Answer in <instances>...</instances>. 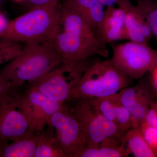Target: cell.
I'll list each match as a JSON object with an SVG mask.
<instances>
[{
  "label": "cell",
  "instance_id": "obj_11",
  "mask_svg": "<svg viewBox=\"0 0 157 157\" xmlns=\"http://www.w3.org/2000/svg\"><path fill=\"white\" fill-rule=\"evenodd\" d=\"M117 5L124 12L128 40L149 44L152 37L147 21L140 9L131 0H120Z\"/></svg>",
  "mask_w": 157,
  "mask_h": 157
},
{
  "label": "cell",
  "instance_id": "obj_3",
  "mask_svg": "<svg viewBox=\"0 0 157 157\" xmlns=\"http://www.w3.org/2000/svg\"><path fill=\"white\" fill-rule=\"evenodd\" d=\"M61 3L54 0L47 5L29 9L10 21L2 38L25 44L51 41L57 31Z\"/></svg>",
  "mask_w": 157,
  "mask_h": 157
},
{
  "label": "cell",
  "instance_id": "obj_31",
  "mask_svg": "<svg viewBox=\"0 0 157 157\" xmlns=\"http://www.w3.org/2000/svg\"><path fill=\"white\" fill-rule=\"evenodd\" d=\"M2 142L0 140V154H1V151H2Z\"/></svg>",
  "mask_w": 157,
  "mask_h": 157
},
{
  "label": "cell",
  "instance_id": "obj_16",
  "mask_svg": "<svg viewBox=\"0 0 157 157\" xmlns=\"http://www.w3.org/2000/svg\"><path fill=\"white\" fill-rule=\"evenodd\" d=\"M34 157H67L56 136L48 131L40 132Z\"/></svg>",
  "mask_w": 157,
  "mask_h": 157
},
{
  "label": "cell",
  "instance_id": "obj_14",
  "mask_svg": "<svg viewBox=\"0 0 157 157\" xmlns=\"http://www.w3.org/2000/svg\"><path fill=\"white\" fill-rule=\"evenodd\" d=\"M63 3L78 11L90 25L100 32L105 9L98 0H64Z\"/></svg>",
  "mask_w": 157,
  "mask_h": 157
},
{
  "label": "cell",
  "instance_id": "obj_23",
  "mask_svg": "<svg viewBox=\"0 0 157 157\" xmlns=\"http://www.w3.org/2000/svg\"><path fill=\"white\" fill-rule=\"evenodd\" d=\"M140 128L147 143L157 155V128L151 126L145 122L141 124Z\"/></svg>",
  "mask_w": 157,
  "mask_h": 157
},
{
  "label": "cell",
  "instance_id": "obj_1",
  "mask_svg": "<svg viewBox=\"0 0 157 157\" xmlns=\"http://www.w3.org/2000/svg\"><path fill=\"white\" fill-rule=\"evenodd\" d=\"M51 42L65 63H89L96 59L94 57L107 58L109 56L100 32L63 3L61 4L57 31Z\"/></svg>",
  "mask_w": 157,
  "mask_h": 157
},
{
  "label": "cell",
  "instance_id": "obj_27",
  "mask_svg": "<svg viewBox=\"0 0 157 157\" xmlns=\"http://www.w3.org/2000/svg\"><path fill=\"white\" fill-rule=\"evenodd\" d=\"M10 21L0 11V38H2L6 33Z\"/></svg>",
  "mask_w": 157,
  "mask_h": 157
},
{
  "label": "cell",
  "instance_id": "obj_28",
  "mask_svg": "<svg viewBox=\"0 0 157 157\" xmlns=\"http://www.w3.org/2000/svg\"><path fill=\"white\" fill-rule=\"evenodd\" d=\"M151 83L157 92V66L150 72Z\"/></svg>",
  "mask_w": 157,
  "mask_h": 157
},
{
  "label": "cell",
  "instance_id": "obj_6",
  "mask_svg": "<svg viewBox=\"0 0 157 157\" xmlns=\"http://www.w3.org/2000/svg\"><path fill=\"white\" fill-rule=\"evenodd\" d=\"M113 64L121 73L132 80H137L157 66V50L149 44L130 42L110 43Z\"/></svg>",
  "mask_w": 157,
  "mask_h": 157
},
{
  "label": "cell",
  "instance_id": "obj_29",
  "mask_svg": "<svg viewBox=\"0 0 157 157\" xmlns=\"http://www.w3.org/2000/svg\"><path fill=\"white\" fill-rule=\"evenodd\" d=\"M104 7H112L117 4L120 0H98Z\"/></svg>",
  "mask_w": 157,
  "mask_h": 157
},
{
  "label": "cell",
  "instance_id": "obj_4",
  "mask_svg": "<svg viewBox=\"0 0 157 157\" xmlns=\"http://www.w3.org/2000/svg\"><path fill=\"white\" fill-rule=\"evenodd\" d=\"M133 82L115 68L111 59L96 58L73 88L68 101L113 95L132 85Z\"/></svg>",
  "mask_w": 157,
  "mask_h": 157
},
{
  "label": "cell",
  "instance_id": "obj_20",
  "mask_svg": "<svg viewBox=\"0 0 157 157\" xmlns=\"http://www.w3.org/2000/svg\"><path fill=\"white\" fill-rule=\"evenodd\" d=\"M24 47L20 42L0 38V65L8 63L19 56Z\"/></svg>",
  "mask_w": 157,
  "mask_h": 157
},
{
  "label": "cell",
  "instance_id": "obj_13",
  "mask_svg": "<svg viewBox=\"0 0 157 157\" xmlns=\"http://www.w3.org/2000/svg\"><path fill=\"white\" fill-rule=\"evenodd\" d=\"M40 132L31 130L17 140L3 144L0 157H34Z\"/></svg>",
  "mask_w": 157,
  "mask_h": 157
},
{
  "label": "cell",
  "instance_id": "obj_2",
  "mask_svg": "<svg viewBox=\"0 0 157 157\" xmlns=\"http://www.w3.org/2000/svg\"><path fill=\"white\" fill-rule=\"evenodd\" d=\"M62 62L51 41L24 45L22 52L7 63L0 75L16 89L38 79Z\"/></svg>",
  "mask_w": 157,
  "mask_h": 157
},
{
  "label": "cell",
  "instance_id": "obj_18",
  "mask_svg": "<svg viewBox=\"0 0 157 157\" xmlns=\"http://www.w3.org/2000/svg\"><path fill=\"white\" fill-rule=\"evenodd\" d=\"M128 157L125 148L120 146L101 144L97 146L83 147L76 157Z\"/></svg>",
  "mask_w": 157,
  "mask_h": 157
},
{
  "label": "cell",
  "instance_id": "obj_15",
  "mask_svg": "<svg viewBox=\"0 0 157 157\" xmlns=\"http://www.w3.org/2000/svg\"><path fill=\"white\" fill-rule=\"evenodd\" d=\"M121 144L128 157L131 154L135 157H157L147 143L140 127L132 128L128 131L122 137Z\"/></svg>",
  "mask_w": 157,
  "mask_h": 157
},
{
  "label": "cell",
  "instance_id": "obj_10",
  "mask_svg": "<svg viewBox=\"0 0 157 157\" xmlns=\"http://www.w3.org/2000/svg\"><path fill=\"white\" fill-rule=\"evenodd\" d=\"M31 130L20 107L16 93L0 100V140L3 144L17 140Z\"/></svg>",
  "mask_w": 157,
  "mask_h": 157
},
{
  "label": "cell",
  "instance_id": "obj_25",
  "mask_svg": "<svg viewBox=\"0 0 157 157\" xmlns=\"http://www.w3.org/2000/svg\"><path fill=\"white\" fill-rule=\"evenodd\" d=\"M144 122L151 126L157 128V113L151 104H150Z\"/></svg>",
  "mask_w": 157,
  "mask_h": 157
},
{
  "label": "cell",
  "instance_id": "obj_12",
  "mask_svg": "<svg viewBox=\"0 0 157 157\" xmlns=\"http://www.w3.org/2000/svg\"><path fill=\"white\" fill-rule=\"evenodd\" d=\"M100 33L106 44L120 40H128L125 14L120 7H107L100 28Z\"/></svg>",
  "mask_w": 157,
  "mask_h": 157
},
{
  "label": "cell",
  "instance_id": "obj_17",
  "mask_svg": "<svg viewBox=\"0 0 157 157\" xmlns=\"http://www.w3.org/2000/svg\"><path fill=\"white\" fill-rule=\"evenodd\" d=\"M153 97L151 93L143 86L130 111L133 128H139L144 122Z\"/></svg>",
  "mask_w": 157,
  "mask_h": 157
},
{
  "label": "cell",
  "instance_id": "obj_26",
  "mask_svg": "<svg viewBox=\"0 0 157 157\" xmlns=\"http://www.w3.org/2000/svg\"><path fill=\"white\" fill-rule=\"evenodd\" d=\"M54 0H23L22 3L25 4L29 8V9L47 5Z\"/></svg>",
  "mask_w": 157,
  "mask_h": 157
},
{
  "label": "cell",
  "instance_id": "obj_8",
  "mask_svg": "<svg viewBox=\"0 0 157 157\" xmlns=\"http://www.w3.org/2000/svg\"><path fill=\"white\" fill-rule=\"evenodd\" d=\"M49 127L54 128L60 146L67 157H76L86 146L82 128L69 107L64 105L51 117Z\"/></svg>",
  "mask_w": 157,
  "mask_h": 157
},
{
  "label": "cell",
  "instance_id": "obj_7",
  "mask_svg": "<svg viewBox=\"0 0 157 157\" xmlns=\"http://www.w3.org/2000/svg\"><path fill=\"white\" fill-rule=\"evenodd\" d=\"M93 62L84 63L62 62L45 75L29 82V88L36 90L52 100L64 104L69 100L73 88Z\"/></svg>",
  "mask_w": 157,
  "mask_h": 157
},
{
  "label": "cell",
  "instance_id": "obj_33",
  "mask_svg": "<svg viewBox=\"0 0 157 157\" xmlns=\"http://www.w3.org/2000/svg\"><path fill=\"white\" fill-rule=\"evenodd\" d=\"M155 1H156V2H157V0H155Z\"/></svg>",
  "mask_w": 157,
  "mask_h": 157
},
{
  "label": "cell",
  "instance_id": "obj_30",
  "mask_svg": "<svg viewBox=\"0 0 157 157\" xmlns=\"http://www.w3.org/2000/svg\"><path fill=\"white\" fill-rule=\"evenodd\" d=\"M10 1H13V2H16L17 3L22 2L23 0H10Z\"/></svg>",
  "mask_w": 157,
  "mask_h": 157
},
{
  "label": "cell",
  "instance_id": "obj_22",
  "mask_svg": "<svg viewBox=\"0 0 157 157\" xmlns=\"http://www.w3.org/2000/svg\"><path fill=\"white\" fill-rule=\"evenodd\" d=\"M91 99L102 115L114 123L115 98L114 95L109 97Z\"/></svg>",
  "mask_w": 157,
  "mask_h": 157
},
{
  "label": "cell",
  "instance_id": "obj_21",
  "mask_svg": "<svg viewBox=\"0 0 157 157\" xmlns=\"http://www.w3.org/2000/svg\"><path fill=\"white\" fill-rule=\"evenodd\" d=\"M115 98V120L114 123L122 133L124 134L133 128L132 115L130 111Z\"/></svg>",
  "mask_w": 157,
  "mask_h": 157
},
{
  "label": "cell",
  "instance_id": "obj_32",
  "mask_svg": "<svg viewBox=\"0 0 157 157\" xmlns=\"http://www.w3.org/2000/svg\"><path fill=\"white\" fill-rule=\"evenodd\" d=\"M2 0H0V6H1V3H2Z\"/></svg>",
  "mask_w": 157,
  "mask_h": 157
},
{
  "label": "cell",
  "instance_id": "obj_9",
  "mask_svg": "<svg viewBox=\"0 0 157 157\" xmlns=\"http://www.w3.org/2000/svg\"><path fill=\"white\" fill-rule=\"evenodd\" d=\"M19 102L31 128L38 132H42L46 125H49L51 117L64 105L32 88H29L24 95H19Z\"/></svg>",
  "mask_w": 157,
  "mask_h": 157
},
{
  "label": "cell",
  "instance_id": "obj_19",
  "mask_svg": "<svg viewBox=\"0 0 157 157\" xmlns=\"http://www.w3.org/2000/svg\"><path fill=\"white\" fill-rule=\"evenodd\" d=\"M136 6L145 17L157 44V2L155 0H135Z\"/></svg>",
  "mask_w": 157,
  "mask_h": 157
},
{
  "label": "cell",
  "instance_id": "obj_24",
  "mask_svg": "<svg viewBox=\"0 0 157 157\" xmlns=\"http://www.w3.org/2000/svg\"><path fill=\"white\" fill-rule=\"evenodd\" d=\"M15 93V89L11 83L0 75V100Z\"/></svg>",
  "mask_w": 157,
  "mask_h": 157
},
{
  "label": "cell",
  "instance_id": "obj_5",
  "mask_svg": "<svg viewBox=\"0 0 157 157\" xmlns=\"http://www.w3.org/2000/svg\"><path fill=\"white\" fill-rule=\"evenodd\" d=\"M69 101L73 103L69 109L83 130L85 146H97L113 140H122L124 134L113 122L102 115L91 98Z\"/></svg>",
  "mask_w": 157,
  "mask_h": 157
}]
</instances>
